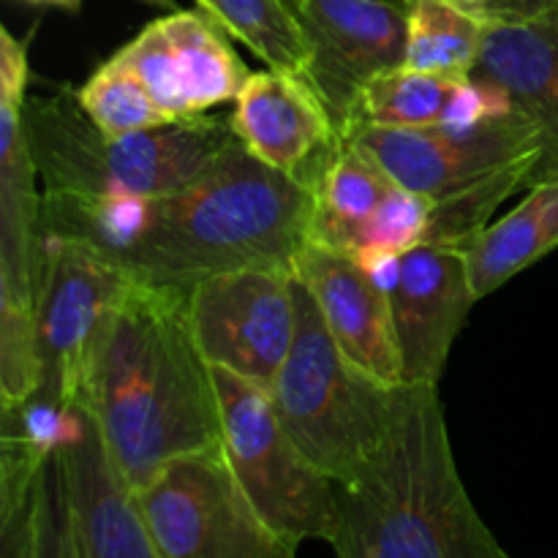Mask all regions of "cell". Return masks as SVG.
Instances as JSON below:
<instances>
[{"instance_id": "cell-1", "label": "cell", "mask_w": 558, "mask_h": 558, "mask_svg": "<svg viewBox=\"0 0 558 558\" xmlns=\"http://www.w3.org/2000/svg\"><path fill=\"white\" fill-rule=\"evenodd\" d=\"M76 403L134 490L174 458L221 445L216 381L191 327L189 289L125 287L98 330Z\"/></svg>"}, {"instance_id": "cell-2", "label": "cell", "mask_w": 558, "mask_h": 558, "mask_svg": "<svg viewBox=\"0 0 558 558\" xmlns=\"http://www.w3.org/2000/svg\"><path fill=\"white\" fill-rule=\"evenodd\" d=\"M311 221L314 191L234 142L199 180L147 202L140 238L114 265L134 281L180 289L245 267L294 272Z\"/></svg>"}, {"instance_id": "cell-3", "label": "cell", "mask_w": 558, "mask_h": 558, "mask_svg": "<svg viewBox=\"0 0 558 558\" xmlns=\"http://www.w3.org/2000/svg\"><path fill=\"white\" fill-rule=\"evenodd\" d=\"M336 499L338 558H512L463 485L436 387H409L396 434Z\"/></svg>"}, {"instance_id": "cell-4", "label": "cell", "mask_w": 558, "mask_h": 558, "mask_svg": "<svg viewBox=\"0 0 558 558\" xmlns=\"http://www.w3.org/2000/svg\"><path fill=\"white\" fill-rule=\"evenodd\" d=\"M22 114L38 178L52 194L158 199L210 172L238 142L229 114L107 136L82 112L76 90L27 96Z\"/></svg>"}, {"instance_id": "cell-5", "label": "cell", "mask_w": 558, "mask_h": 558, "mask_svg": "<svg viewBox=\"0 0 558 558\" xmlns=\"http://www.w3.org/2000/svg\"><path fill=\"white\" fill-rule=\"evenodd\" d=\"M298 327L270 398L283 428L336 483L368 466L396 434L409 387L387 385L341 352L308 289L294 276Z\"/></svg>"}, {"instance_id": "cell-6", "label": "cell", "mask_w": 558, "mask_h": 558, "mask_svg": "<svg viewBox=\"0 0 558 558\" xmlns=\"http://www.w3.org/2000/svg\"><path fill=\"white\" fill-rule=\"evenodd\" d=\"M27 41L0 31V396L14 409L41 387L36 303L41 267L38 167L25 131Z\"/></svg>"}, {"instance_id": "cell-7", "label": "cell", "mask_w": 558, "mask_h": 558, "mask_svg": "<svg viewBox=\"0 0 558 558\" xmlns=\"http://www.w3.org/2000/svg\"><path fill=\"white\" fill-rule=\"evenodd\" d=\"M213 381L221 409V450L259 515L298 545L305 539L332 543L336 480L294 445L270 392L223 368H213Z\"/></svg>"}, {"instance_id": "cell-8", "label": "cell", "mask_w": 558, "mask_h": 558, "mask_svg": "<svg viewBox=\"0 0 558 558\" xmlns=\"http://www.w3.org/2000/svg\"><path fill=\"white\" fill-rule=\"evenodd\" d=\"M136 499L163 558H298L300 545L259 515L221 445L169 461Z\"/></svg>"}, {"instance_id": "cell-9", "label": "cell", "mask_w": 558, "mask_h": 558, "mask_svg": "<svg viewBox=\"0 0 558 558\" xmlns=\"http://www.w3.org/2000/svg\"><path fill=\"white\" fill-rule=\"evenodd\" d=\"M343 140L363 147L398 185L434 205L456 199L510 169H532L534 185L543 161L537 129L518 112L434 129L354 125Z\"/></svg>"}, {"instance_id": "cell-10", "label": "cell", "mask_w": 558, "mask_h": 558, "mask_svg": "<svg viewBox=\"0 0 558 558\" xmlns=\"http://www.w3.org/2000/svg\"><path fill=\"white\" fill-rule=\"evenodd\" d=\"M196 343L213 368L270 392L298 327L294 272L245 267L207 276L189 289Z\"/></svg>"}, {"instance_id": "cell-11", "label": "cell", "mask_w": 558, "mask_h": 558, "mask_svg": "<svg viewBox=\"0 0 558 558\" xmlns=\"http://www.w3.org/2000/svg\"><path fill=\"white\" fill-rule=\"evenodd\" d=\"M134 281L101 251L41 234L36 336L41 387L63 403L82 396L87 360L104 319Z\"/></svg>"}, {"instance_id": "cell-12", "label": "cell", "mask_w": 558, "mask_h": 558, "mask_svg": "<svg viewBox=\"0 0 558 558\" xmlns=\"http://www.w3.org/2000/svg\"><path fill=\"white\" fill-rule=\"evenodd\" d=\"M303 76L347 136L354 107L376 76L407 63L409 5L401 0H300Z\"/></svg>"}, {"instance_id": "cell-13", "label": "cell", "mask_w": 558, "mask_h": 558, "mask_svg": "<svg viewBox=\"0 0 558 558\" xmlns=\"http://www.w3.org/2000/svg\"><path fill=\"white\" fill-rule=\"evenodd\" d=\"M365 265L390 294L403 385L439 387L452 343L477 303L463 254L450 245L420 243Z\"/></svg>"}, {"instance_id": "cell-14", "label": "cell", "mask_w": 558, "mask_h": 558, "mask_svg": "<svg viewBox=\"0 0 558 558\" xmlns=\"http://www.w3.org/2000/svg\"><path fill=\"white\" fill-rule=\"evenodd\" d=\"M118 58L145 85L167 120L207 114L232 104L251 76L229 33L205 11H169L142 27Z\"/></svg>"}, {"instance_id": "cell-15", "label": "cell", "mask_w": 558, "mask_h": 558, "mask_svg": "<svg viewBox=\"0 0 558 558\" xmlns=\"http://www.w3.org/2000/svg\"><path fill=\"white\" fill-rule=\"evenodd\" d=\"M229 123L251 156L311 191L343 142L311 82L276 69L251 71L232 101Z\"/></svg>"}, {"instance_id": "cell-16", "label": "cell", "mask_w": 558, "mask_h": 558, "mask_svg": "<svg viewBox=\"0 0 558 558\" xmlns=\"http://www.w3.org/2000/svg\"><path fill=\"white\" fill-rule=\"evenodd\" d=\"M294 276L311 292L341 352L376 379L401 387V349L390 294L374 270L347 251L308 240Z\"/></svg>"}, {"instance_id": "cell-17", "label": "cell", "mask_w": 558, "mask_h": 558, "mask_svg": "<svg viewBox=\"0 0 558 558\" xmlns=\"http://www.w3.org/2000/svg\"><path fill=\"white\" fill-rule=\"evenodd\" d=\"M60 456L85 558H163L136 490L114 463L93 414L80 403H71Z\"/></svg>"}, {"instance_id": "cell-18", "label": "cell", "mask_w": 558, "mask_h": 558, "mask_svg": "<svg viewBox=\"0 0 558 558\" xmlns=\"http://www.w3.org/2000/svg\"><path fill=\"white\" fill-rule=\"evenodd\" d=\"M472 76L537 129L543 161L534 185L558 178V5L521 25L485 27Z\"/></svg>"}, {"instance_id": "cell-19", "label": "cell", "mask_w": 558, "mask_h": 558, "mask_svg": "<svg viewBox=\"0 0 558 558\" xmlns=\"http://www.w3.org/2000/svg\"><path fill=\"white\" fill-rule=\"evenodd\" d=\"M512 112L505 98L472 74H434L401 65L376 76L354 107V125L376 129H434L466 125Z\"/></svg>"}, {"instance_id": "cell-20", "label": "cell", "mask_w": 558, "mask_h": 558, "mask_svg": "<svg viewBox=\"0 0 558 558\" xmlns=\"http://www.w3.org/2000/svg\"><path fill=\"white\" fill-rule=\"evenodd\" d=\"M558 248V178L532 185L518 207L458 245L474 298L483 300Z\"/></svg>"}, {"instance_id": "cell-21", "label": "cell", "mask_w": 558, "mask_h": 558, "mask_svg": "<svg viewBox=\"0 0 558 558\" xmlns=\"http://www.w3.org/2000/svg\"><path fill=\"white\" fill-rule=\"evenodd\" d=\"M396 180L352 140H343L314 185L311 240L363 256L371 227Z\"/></svg>"}, {"instance_id": "cell-22", "label": "cell", "mask_w": 558, "mask_h": 558, "mask_svg": "<svg viewBox=\"0 0 558 558\" xmlns=\"http://www.w3.org/2000/svg\"><path fill=\"white\" fill-rule=\"evenodd\" d=\"M229 38L248 47L267 69L303 74L308 47L289 0H196Z\"/></svg>"}, {"instance_id": "cell-23", "label": "cell", "mask_w": 558, "mask_h": 558, "mask_svg": "<svg viewBox=\"0 0 558 558\" xmlns=\"http://www.w3.org/2000/svg\"><path fill=\"white\" fill-rule=\"evenodd\" d=\"M485 25L456 0H412L409 3V69L434 74H472L483 52Z\"/></svg>"}, {"instance_id": "cell-24", "label": "cell", "mask_w": 558, "mask_h": 558, "mask_svg": "<svg viewBox=\"0 0 558 558\" xmlns=\"http://www.w3.org/2000/svg\"><path fill=\"white\" fill-rule=\"evenodd\" d=\"M76 101L82 112L96 123V129L107 136L136 134L169 123L167 114L153 104L145 85L118 58V52L87 76L85 85L76 90Z\"/></svg>"}, {"instance_id": "cell-25", "label": "cell", "mask_w": 558, "mask_h": 558, "mask_svg": "<svg viewBox=\"0 0 558 558\" xmlns=\"http://www.w3.org/2000/svg\"><path fill=\"white\" fill-rule=\"evenodd\" d=\"M27 558H85L76 534L60 445L44 458L33 480Z\"/></svg>"}, {"instance_id": "cell-26", "label": "cell", "mask_w": 558, "mask_h": 558, "mask_svg": "<svg viewBox=\"0 0 558 558\" xmlns=\"http://www.w3.org/2000/svg\"><path fill=\"white\" fill-rule=\"evenodd\" d=\"M463 11L477 16L485 27L521 25L556 9L558 0H456Z\"/></svg>"}, {"instance_id": "cell-27", "label": "cell", "mask_w": 558, "mask_h": 558, "mask_svg": "<svg viewBox=\"0 0 558 558\" xmlns=\"http://www.w3.org/2000/svg\"><path fill=\"white\" fill-rule=\"evenodd\" d=\"M25 3H33V5H54V9H65V11H80L82 0H25Z\"/></svg>"}, {"instance_id": "cell-28", "label": "cell", "mask_w": 558, "mask_h": 558, "mask_svg": "<svg viewBox=\"0 0 558 558\" xmlns=\"http://www.w3.org/2000/svg\"><path fill=\"white\" fill-rule=\"evenodd\" d=\"M142 3H147V5H158V9H169V11H174V0H142Z\"/></svg>"}, {"instance_id": "cell-29", "label": "cell", "mask_w": 558, "mask_h": 558, "mask_svg": "<svg viewBox=\"0 0 558 558\" xmlns=\"http://www.w3.org/2000/svg\"><path fill=\"white\" fill-rule=\"evenodd\" d=\"M289 3H292V9H298V3H300V0H289ZM401 3H412V0H401Z\"/></svg>"}]
</instances>
